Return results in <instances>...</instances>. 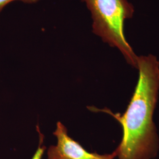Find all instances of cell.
I'll return each instance as SVG.
<instances>
[{
	"label": "cell",
	"instance_id": "obj_1",
	"mask_svg": "<svg viewBox=\"0 0 159 159\" xmlns=\"http://www.w3.org/2000/svg\"><path fill=\"white\" fill-rule=\"evenodd\" d=\"M139 79L125 112L114 113L109 109L89 107L112 116L122 127L121 141L115 152L119 159H150L159 148V138L153 121L159 91V61L152 54L138 56Z\"/></svg>",
	"mask_w": 159,
	"mask_h": 159
},
{
	"label": "cell",
	"instance_id": "obj_4",
	"mask_svg": "<svg viewBox=\"0 0 159 159\" xmlns=\"http://www.w3.org/2000/svg\"><path fill=\"white\" fill-rule=\"evenodd\" d=\"M37 130L39 131V144L35 153H34L31 159H42L43 156L46 150V147L43 146V142L44 141V136L39 130V128L37 126Z\"/></svg>",
	"mask_w": 159,
	"mask_h": 159
},
{
	"label": "cell",
	"instance_id": "obj_2",
	"mask_svg": "<svg viewBox=\"0 0 159 159\" xmlns=\"http://www.w3.org/2000/svg\"><path fill=\"white\" fill-rule=\"evenodd\" d=\"M91 12L93 33L111 47L117 48L126 62L137 68L138 56L125 39L124 24L134 8L127 0H81Z\"/></svg>",
	"mask_w": 159,
	"mask_h": 159
},
{
	"label": "cell",
	"instance_id": "obj_3",
	"mask_svg": "<svg viewBox=\"0 0 159 159\" xmlns=\"http://www.w3.org/2000/svg\"><path fill=\"white\" fill-rule=\"evenodd\" d=\"M53 134L57 137V143L48 148V159H114L117 157L115 151L106 154L88 152L68 135L67 128L60 121L57 122Z\"/></svg>",
	"mask_w": 159,
	"mask_h": 159
},
{
	"label": "cell",
	"instance_id": "obj_5",
	"mask_svg": "<svg viewBox=\"0 0 159 159\" xmlns=\"http://www.w3.org/2000/svg\"><path fill=\"white\" fill-rule=\"evenodd\" d=\"M14 1H20L27 4H34L39 2L40 0H0V12L7 5Z\"/></svg>",
	"mask_w": 159,
	"mask_h": 159
}]
</instances>
